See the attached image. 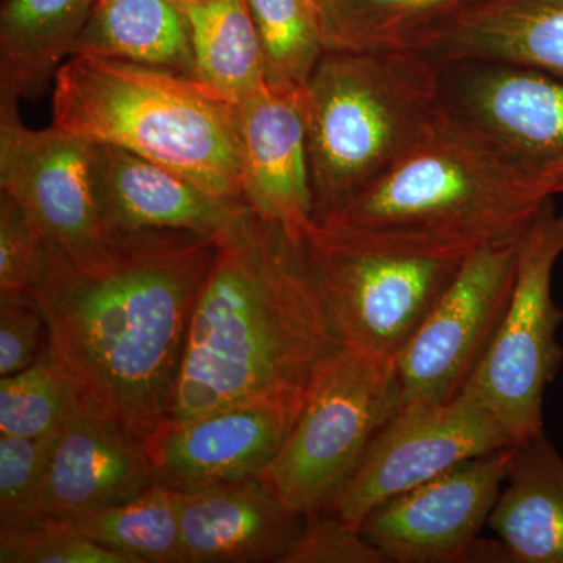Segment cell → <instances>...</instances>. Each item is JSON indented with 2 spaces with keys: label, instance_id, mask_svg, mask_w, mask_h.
I'll return each mask as SVG.
<instances>
[{
  "label": "cell",
  "instance_id": "4",
  "mask_svg": "<svg viewBox=\"0 0 563 563\" xmlns=\"http://www.w3.org/2000/svg\"><path fill=\"white\" fill-rule=\"evenodd\" d=\"M302 106L314 222L368 190L448 117L439 66L410 51H325Z\"/></svg>",
  "mask_w": 563,
  "mask_h": 563
},
{
  "label": "cell",
  "instance_id": "27",
  "mask_svg": "<svg viewBox=\"0 0 563 563\" xmlns=\"http://www.w3.org/2000/svg\"><path fill=\"white\" fill-rule=\"evenodd\" d=\"M77 415L69 385L49 351L27 369L0 379V435H49Z\"/></svg>",
  "mask_w": 563,
  "mask_h": 563
},
{
  "label": "cell",
  "instance_id": "6",
  "mask_svg": "<svg viewBox=\"0 0 563 563\" xmlns=\"http://www.w3.org/2000/svg\"><path fill=\"white\" fill-rule=\"evenodd\" d=\"M302 244L340 343L387 361L476 250L390 242L318 222Z\"/></svg>",
  "mask_w": 563,
  "mask_h": 563
},
{
  "label": "cell",
  "instance_id": "2",
  "mask_svg": "<svg viewBox=\"0 0 563 563\" xmlns=\"http://www.w3.org/2000/svg\"><path fill=\"white\" fill-rule=\"evenodd\" d=\"M214 236L168 418L244 401L303 407L314 373L342 343L302 239L246 203Z\"/></svg>",
  "mask_w": 563,
  "mask_h": 563
},
{
  "label": "cell",
  "instance_id": "31",
  "mask_svg": "<svg viewBox=\"0 0 563 563\" xmlns=\"http://www.w3.org/2000/svg\"><path fill=\"white\" fill-rule=\"evenodd\" d=\"M279 563H388L361 529L328 512L303 517Z\"/></svg>",
  "mask_w": 563,
  "mask_h": 563
},
{
  "label": "cell",
  "instance_id": "25",
  "mask_svg": "<svg viewBox=\"0 0 563 563\" xmlns=\"http://www.w3.org/2000/svg\"><path fill=\"white\" fill-rule=\"evenodd\" d=\"M179 493L161 483L131 501L74 521L92 542L131 563H184Z\"/></svg>",
  "mask_w": 563,
  "mask_h": 563
},
{
  "label": "cell",
  "instance_id": "5",
  "mask_svg": "<svg viewBox=\"0 0 563 563\" xmlns=\"http://www.w3.org/2000/svg\"><path fill=\"white\" fill-rule=\"evenodd\" d=\"M550 199L448 114L368 190L318 224L390 242L479 247L523 232Z\"/></svg>",
  "mask_w": 563,
  "mask_h": 563
},
{
  "label": "cell",
  "instance_id": "14",
  "mask_svg": "<svg viewBox=\"0 0 563 563\" xmlns=\"http://www.w3.org/2000/svg\"><path fill=\"white\" fill-rule=\"evenodd\" d=\"M302 409L244 401L184 420L166 418L144 440L155 481L185 492L258 477L284 446Z\"/></svg>",
  "mask_w": 563,
  "mask_h": 563
},
{
  "label": "cell",
  "instance_id": "11",
  "mask_svg": "<svg viewBox=\"0 0 563 563\" xmlns=\"http://www.w3.org/2000/svg\"><path fill=\"white\" fill-rule=\"evenodd\" d=\"M92 143L60 129L25 128L0 113V190L27 210L49 254L84 272L110 262L92 177Z\"/></svg>",
  "mask_w": 563,
  "mask_h": 563
},
{
  "label": "cell",
  "instance_id": "8",
  "mask_svg": "<svg viewBox=\"0 0 563 563\" xmlns=\"http://www.w3.org/2000/svg\"><path fill=\"white\" fill-rule=\"evenodd\" d=\"M562 255L563 213L550 199L521 235L506 314L463 388L483 401L515 444L543 431L544 393L561 372L563 310L554 302L553 273Z\"/></svg>",
  "mask_w": 563,
  "mask_h": 563
},
{
  "label": "cell",
  "instance_id": "20",
  "mask_svg": "<svg viewBox=\"0 0 563 563\" xmlns=\"http://www.w3.org/2000/svg\"><path fill=\"white\" fill-rule=\"evenodd\" d=\"M488 528L512 563H563V457L544 431L515 444Z\"/></svg>",
  "mask_w": 563,
  "mask_h": 563
},
{
  "label": "cell",
  "instance_id": "29",
  "mask_svg": "<svg viewBox=\"0 0 563 563\" xmlns=\"http://www.w3.org/2000/svg\"><path fill=\"white\" fill-rule=\"evenodd\" d=\"M58 433L27 439L0 435V525L20 523L41 512V493Z\"/></svg>",
  "mask_w": 563,
  "mask_h": 563
},
{
  "label": "cell",
  "instance_id": "22",
  "mask_svg": "<svg viewBox=\"0 0 563 563\" xmlns=\"http://www.w3.org/2000/svg\"><path fill=\"white\" fill-rule=\"evenodd\" d=\"M73 55L195 70L190 24L173 0H95Z\"/></svg>",
  "mask_w": 563,
  "mask_h": 563
},
{
  "label": "cell",
  "instance_id": "23",
  "mask_svg": "<svg viewBox=\"0 0 563 563\" xmlns=\"http://www.w3.org/2000/svg\"><path fill=\"white\" fill-rule=\"evenodd\" d=\"M191 29L192 77L239 103L266 85L261 38L246 0H173Z\"/></svg>",
  "mask_w": 563,
  "mask_h": 563
},
{
  "label": "cell",
  "instance_id": "15",
  "mask_svg": "<svg viewBox=\"0 0 563 563\" xmlns=\"http://www.w3.org/2000/svg\"><path fill=\"white\" fill-rule=\"evenodd\" d=\"M243 201L302 239L314 224L302 90L262 87L235 103Z\"/></svg>",
  "mask_w": 563,
  "mask_h": 563
},
{
  "label": "cell",
  "instance_id": "3",
  "mask_svg": "<svg viewBox=\"0 0 563 563\" xmlns=\"http://www.w3.org/2000/svg\"><path fill=\"white\" fill-rule=\"evenodd\" d=\"M52 125L173 169L210 195L243 201L235 106L195 77L70 55L55 74Z\"/></svg>",
  "mask_w": 563,
  "mask_h": 563
},
{
  "label": "cell",
  "instance_id": "16",
  "mask_svg": "<svg viewBox=\"0 0 563 563\" xmlns=\"http://www.w3.org/2000/svg\"><path fill=\"white\" fill-rule=\"evenodd\" d=\"M92 177L107 235L191 231L217 235L244 206L210 195L184 176L131 151L92 143Z\"/></svg>",
  "mask_w": 563,
  "mask_h": 563
},
{
  "label": "cell",
  "instance_id": "1",
  "mask_svg": "<svg viewBox=\"0 0 563 563\" xmlns=\"http://www.w3.org/2000/svg\"><path fill=\"white\" fill-rule=\"evenodd\" d=\"M109 239L110 262L96 272L49 254L32 295L46 317L47 351L81 417L144 442L168 418L217 236L139 231Z\"/></svg>",
  "mask_w": 563,
  "mask_h": 563
},
{
  "label": "cell",
  "instance_id": "32",
  "mask_svg": "<svg viewBox=\"0 0 563 563\" xmlns=\"http://www.w3.org/2000/svg\"><path fill=\"white\" fill-rule=\"evenodd\" d=\"M47 347L49 329L35 296L0 295V376L27 369Z\"/></svg>",
  "mask_w": 563,
  "mask_h": 563
},
{
  "label": "cell",
  "instance_id": "13",
  "mask_svg": "<svg viewBox=\"0 0 563 563\" xmlns=\"http://www.w3.org/2000/svg\"><path fill=\"white\" fill-rule=\"evenodd\" d=\"M514 448L470 459L366 515L362 536L388 563H468L488 526Z\"/></svg>",
  "mask_w": 563,
  "mask_h": 563
},
{
  "label": "cell",
  "instance_id": "17",
  "mask_svg": "<svg viewBox=\"0 0 563 563\" xmlns=\"http://www.w3.org/2000/svg\"><path fill=\"white\" fill-rule=\"evenodd\" d=\"M155 483L143 440L111 422L77 415L58 433L41 512L77 521L131 501Z\"/></svg>",
  "mask_w": 563,
  "mask_h": 563
},
{
  "label": "cell",
  "instance_id": "21",
  "mask_svg": "<svg viewBox=\"0 0 563 563\" xmlns=\"http://www.w3.org/2000/svg\"><path fill=\"white\" fill-rule=\"evenodd\" d=\"M95 0H3L0 113L36 101L73 55Z\"/></svg>",
  "mask_w": 563,
  "mask_h": 563
},
{
  "label": "cell",
  "instance_id": "33",
  "mask_svg": "<svg viewBox=\"0 0 563 563\" xmlns=\"http://www.w3.org/2000/svg\"><path fill=\"white\" fill-rule=\"evenodd\" d=\"M306 2L309 3L310 9L313 10L314 18H317V7H318V2H320V0H306Z\"/></svg>",
  "mask_w": 563,
  "mask_h": 563
},
{
  "label": "cell",
  "instance_id": "30",
  "mask_svg": "<svg viewBox=\"0 0 563 563\" xmlns=\"http://www.w3.org/2000/svg\"><path fill=\"white\" fill-rule=\"evenodd\" d=\"M47 261L49 251L31 214L0 190V295H31Z\"/></svg>",
  "mask_w": 563,
  "mask_h": 563
},
{
  "label": "cell",
  "instance_id": "9",
  "mask_svg": "<svg viewBox=\"0 0 563 563\" xmlns=\"http://www.w3.org/2000/svg\"><path fill=\"white\" fill-rule=\"evenodd\" d=\"M523 232L476 247L399 352L402 407L450 402L472 379L509 306Z\"/></svg>",
  "mask_w": 563,
  "mask_h": 563
},
{
  "label": "cell",
  "instance_id": "7",
  "mask_svg": "<svg viewBox=\"0 0 563 563\" xmlns=\"http://www.w3.org/2000/svg\"><path fill=\"white\" fill-rule=\"evenodd\" d=\"M401 409L395 361L340 344L314 373L295 428L258 479L291 514L322 512Z\"/></svg>",
  "mask_w": 563,
  "mask_h": 563
},
{
  "label": "cell",
  "instance_id": "24",
  "mask_svg": "<svg viewBox=\"0 0 563 563\" xmlns=\"http://www.w3.org/2000/svg\"><path fill=\"white\" fill-rule=\"evenodd\" d=\"M483 0H320L325 51L413 52Z\"/></svg>",
  "mask_w": 563,
  "mask_h": 563
},
{
  "label": "cell",
  "instance_id": "18",
  "mask_svg": "<svg viewBox=\"0 0 563 563\" xmlns=\"http://www.w3.org/2000/svg\"><path fill=\"white\" fill-rule=\"evenodd\" d=\"M177 493L184 563H279L303 521L258 477Z\"/></svg>",
  "mask_w": 563,
  "mask_h": 563
},
{
  "label": "cell",
  "instance_id": "12",
  "mask_svg": "<svg viewBox=\"0 0 563 563\" xmlns=\"http://www.w3.org/2000/svg\"><path fill=\"white\" fill-rule=\"evenodd\" d=\"M444 110L550 198L563 195V79L495 62L437 65Z\"/></svg>",
  "mask_w": 563,
  "mask_h": 563
},
{
  "label": "cell",
  "instance_id": "10",
  "mask_svg": "<svg viewBox=\"0 0 563 563\" xmlns=\"http://www.w3.org/2000/svg\"><path fill=\"white\" fill-rule=\"evenodd\" d=\"M510 446L512 437L472 391L444 404H409L377 433L357 472L322 512L358 529L388 499Z\"/></svg>",
  "mask_w": 563,
  "mask_h": 563
},
{
  "label": "cell",
  "instance_id": "19",
  "mask_svg": "<svg viewBox=\"0 0 563 563\" xmlns=\"http://www.w3.org/2000/svg\"><path fill=\"white\" fill-rule=\"evenodd\" d=\"M413 52L435 65L510 63L563 79V0H483Z\"/></svg>",
  "mask_w": 563,
  "mask_h": 563
},
{
  "label": "cell",
  "instance_id": "28",
  "mask_svg": "<svg viewBox=\"0 0 563 563\" xmlns=\"http://www.w3.org/2000/svg\"><path fill=\"white\" fill-rule=\"evenodd\" d=\"M0 563H131L92 542L74 521L41 514L0 525Z\"/></svg>",
  "mask_w": 563,
  "mask_h": 563
},
{
  "label": "cell",
  "instance_id": "26",
  "mask_svg": "<svg viewBox=\"0 0 563 563\" xmlns=\"http://www.w3.org/2000/svg\"><path fill=\"white\" fill-rule=\"evenodd\" d=\"M261 38L266 85L302 90L325 52L306 0H246Z\"/></svg>",
  "mask_w": 563,
  "mask_h": 563
}]
</instances>
